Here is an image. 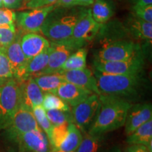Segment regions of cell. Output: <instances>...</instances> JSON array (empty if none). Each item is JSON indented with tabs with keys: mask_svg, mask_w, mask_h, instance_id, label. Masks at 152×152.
Returning a JSON list of instances; mask_svg holds the SVG:
<instances>
[{
	"mask_svg": "<svg viewBox=\"0 0 152 152\" xmlns=\"http://www.w3.org/2000/svg\"><path fill=\"white\" fill-rule=\"evenodd\" d=\"M39 129L33 111L20 105L10 125L4 130V135L11 142L23 133Z\"/></svg>",
	"mask_w": 152,
	"mask_h": 152,
	"instance_id": "9",
	"label": "cell"
},
{
	"mask_svg": "<svg viewBox=\"0 0 152 152\" xmlns=\"http://www.w3.org/2000/svg\"><path fill=\"white\" fill-rule=\"evenodd\" d=\"M49 45L48 39L37 33H26L20 37V46L28 60L40 54Z\"/></svg>",
	"mask_w": 152,
	"mask_h": 152,
	"instance_id": "17",
	"label": "cell"
},
{
	"mask_svg": "<svg viewBox=\"0 0 152 152\" xmlns=\"http://www.w3.org/2000/svg\"><path fill=\"white\" fill-rule=\"evenodd\" d=\"M126 142L130 145L142 144L152 152V119L144 123L127 136Z\"/></svg>",
	"mask_w": 152,
	"mask_h": 152,
	"instance_id": "20",
	"label": "cell"
},
{
	"mask_svg": "<svg viewBox=\"0 0 152 152\" xmlns=\"http://www.w3.org/2000/svg\"><path fill=\"white\" fill-rule=\"evenodd\" d=\"M152 119L151 104H137L130 106L125 119V132L126 136L130 134L137 128Z\"/></svg>",
	"mask_w": 152,
	"mask_h": 152,
	"instance_id": "14",
	"label": "cell"
},
{
	"mask_svg": "<svg viewBox=\"0 0 152 152\" xmlns=\"http://www.w3.org/2000/svg\"><path fill=\"white\" fill-rule=\"evenodd\" d=\"M83 9L55 7L47 15L40 32L52 42H66L71 39Z\"/></svg>",
	"mask_w": 152,
	"mask_h": 152,
	"instance_id": "2",
	"label": "cell"
},
{
	"mask_svg": "<svg viewBox=\"0 0 152 152\" xmlns=\"http://www.w3.org/2000/svg\"><path fill=\"white\" fill-rule=\"evenodd\" d=\"M50 45L45 51L28 60L26 66V79L29 77L41 75L48 64Z\"/></svg>",
	"mask_w": 152,
	"mask_h": 152,
	"instance_id": "22",
	"label": "cell"
},
{
	"mask_svg": "<svg viewBox=\"0 0 152 152\" xmlns=\"http://www.w3.org/2000/svg\"><path fill=\"white\" fill-rule=\"evenodd\" d=\"M76 0H57L55 4L56 7H63V8H71L76 7Z\"/></svg>",
	"mask_w": 152,
	"mask_h": 152,
	"instance_id": "36",
	"label": "cell"
},
{
	"mask_svg": "<svg viewBox=\"0 0 152 152\" xmlns=\"http://www.w3.org/2000/svg\"><path fill=\"white\" fill-rule=\"evenodd\" d=\"M75 49L66 42H50L48 64L42 74L56 73L61 71L68 56ZM42 75V74H41Z\"/></svg>",
	"mask_w": 152,
	"mask_h": 152,
	"instance_id": "15",
	"label": "cell"
},
{
	"mask_svg": "<svg viewBox=\"0 0 152 152\" xmlns=\"http://www.w3.org/2000/svg\"><path fill=\"white\" fill-rule=\"evenodd\" d=\"M2 7H3L2 0H0V8H2Z\"/></svg>",
	"mask_w": 152,
	"mask_h": 152,
	"instance_id": "42",
	"label": "cell"
},
{
	"mask_svg": "<svg viewBox=\"0 0 152 152\" xmlns=\"http://www.w3.org/2000/svg\"><path fill=\"white\" fill-rule=\"evenodd\" d=\"M20 34L17 33L16 39L4 47L6 54L12 68L14 78L18 83L26 79V66L28 61L20 46Z\"/></svg>",
	"mask_w": 152,
	"mask_h": 152,
	"instance_id": "12",
	"label": "cell"
},
{
	"mask_svg": "<svg viewBox=\"0 0 152 152\" xmlns=\"http://www.w3.org/2000/svg\"><path fill=\"white\" fill-rule=\"evenodd\" d=\"M60 72L68 83L83 87L98 95L101 94L94 73L87 67L83 69L60 71Z\"/></svg>",
	"mask_w": 152,
	"mask_h": 152,
	"instance_id": "16",
	"label": "cell"
},
{
	"mask_svg": "<svg viewBox=\"0 0 152 152\" xmlns=\"http://www.w3.org/2000/svg\"><path fill=\"white\" fill-rule=\"evenodd\" d=\"M100 106L88 130L92 135L102 136L125 125L131 104L127 99L110 95L100 94Z\"/></svg>",
	"mask_w": 152,
	"mask_h": 152,
	"instance_id": "1",
	"label": "cell"
},
{
	"mask_svg": "<svg viewBox=\"0 0 152 152\" xmlns=\"http://www.w3.org/2000/svg\"><path fill=\"white\" fill-rule=\"evenodd\" d=\"M56 1L57 0H30L23 6L25 8L32 9L55 5Z\"/></svg>",
	"mask_w": 152,
	"mask_h": 152,
	"instance_id": "34",
	"label": "cell"
},
{
	"mask_svg": "<svg viewBox=\"0 0 152 152\" xmlns=\"http://www.w3.org/2000/svg\"><path fill=\"white\" fill-rule=\"evenodd\" d=\"M100 28L101 24L92 18L91 9L85 10L76 23L71 39L66 43L77 50L92 41L97 35Z\"/></svg>",
	"mask_w": 152,
	"mask_h": 152,
	"instance_id": "6",
	"label": "cell"
},
{
	"mask_svg": "<svg viewBox=\"0 0 152 152\" xmlns=\"http://www.w3.org/2000/svg\"><path fill=\"white\" fill-rule=\"evenodd\" d=\"M33 77L43 93H54L56 89L62 83L66 82L60 71L52 73L42 74Z\"/></svg>",
	"mask_w": 152,
	"mask_h": 152,
	"instance_id": "21",
	"label": "cell"
},
{
	"mask_svg": "<svg viewBox=\"0 0 152 152\" xmlns=\"http://www.w3.org/2000/svg\"><path fill=\"white\" fill-rule=\"evenodd\" d=\"M20 86V106L33 111L35 106L42 104L44 93L39 88L33 77H29L21 83Z\"/></svg>",
	"mask_w": 152,
	"mask_h": 152,
	"instance_id": "13",
	"label": "cell"
},
{
	"mask_svg": "<svg viewBox=\"0 0 152 152\" xmlns=\"http://www.w3.org/2000/svg\"><path fill=\"white\" fill-rule=\"evenodd\" d=\"M20 104V86L14 78L0 85V130L10 125Z\"/></svg>",
	"mask_w": 152,
	"mask_h": 152,
	"instance_id": "4",
	"label": "cell"
},
{
	"mask_svg": "<svg viewBox=\"0 0 152 152\" xmlns=\"http://www.w3.org/2000/svg\"><path fill=\"white\" fill-rule=\"evenodd\" d=\"M54 94L73 107L93 94V92L83 87L65 82L56 89Z\"/></svg>",
	"mask_w": 152,
	"mask_h": 152,
	"instance_id": "18",
	"label": "cell"
},
{
	"mask_svg": "<svg viewBox=\"0 0 152 152\" xmlns=\"http://www.w3.org/2000/svg\"><path fill=\"white\" fill-rule=\"evenodd\" d=\"M102 145V136L85 133L76 152H99Z\"/></svg>",
	"mask_w": 152,
	"mask_h": 152,
	"instance_id": "27",
	"label": "cell"
},
{
	"mask_svg": "<svg viewBox=\"0 0 152 152\" xmlns=\"http://www.w3.org/2000/svg\"><path fill=\"white\" fill-rule=\"evenodd\" d=\"M91 9L92 18L101 25L107 22L113 14V6L109 0H94Z\"/></svg>",
	"mask_w": 152,
	"mask_h": 152,
	"instance_id": "23",
	"label": "cell"
},
{
	"mask_svg": "<svg viewBox=\"0 0 152 152\" xmlns=\"http://www.w3.org/2000/svg\"><path fill=\"white\" fill-rule=\"evenodd\" d=\"M127 30L137 39L147 41L150 45L152 40V23L137 18L132 14L127 19Z\"/></svg>",
	"mask_w": 152,
	"mask_h": 152,
	"instance_id": "19",
	"label": "cell"
},
{
	"mask_svg": "<svg viewBox=\"0 0 152 152\" xmlns=\"http://www.w3.org/2000/svg\"><path fill=\"white\" fill-rule=\"evenodd\" d=\"M46 115L53 126L73 121L71 111H63L60 110H47L46 111Z\"/></svg>",
	"mask_w": 152,
	"mask_h": 152,
	"instance_id": "30",
	"label": "cell"
},
{
	"mask_svg": "<svg viewBox=\"0 0 152 152\" xmlns=\"http://www.w3.org/2000/svg\"><path fill=\"white\" fill-rule=\"evenodd\" d=\"M17 31L14 24L0 26V47H6L16 39Z\"/></svg>",
	"mask_w": 152,
	"mask_h": 152,
	"instance_id": "31",
	"label": "cell"
},
{
	"mask_svg": "<svg viewBox=\"0 0 152 152\" xmlns=\"http://www.w3.org/2000/svg\"><path fill=\"white\" fill-rule=\"evenodd\" d=\"M42 106L45 111L60 110L63 111H71L70 106L54 93L47 92L44 94Z\"/></svg>",
	"mask_w": 152,
	"mask_h": 152,
	"instance_id": "26",
	"label": "cell"
},
{
	"mask_svg": "<svg viewBox=\"0 0 152 152\" xmlns=\"http://www.w3.org/2000/svg\"><path fill=\"white\" fill-rule=\"evenodd\" d=\"M33 113L39 127L45 132V134L47 136V138H48V137L50 135V133L52 132V130L54 126L50 123V121H49L48 118L46 115V111L42 105L37 106H35L33 109Z\"/></svg>",
	"mask_w": 152,
	"mask_h": 152,
	"instance_id": "29",
	"label": "cell"
},
{
	"mask_svg": "<svg viewBox=\"0 0 152 152\" xmlns=\"http://www.w3.org/2000/svg\"><path fill=\"white\" fill-rule=\"evenodd\" d=\"M83 137L80 130L75 123L70 122L68 135L57 149L66 151H76L83 140Z\"/></svg>",
	"mask_w": 152,
	"mask_h": 152,
	"instance_id": "24",
	"label": "cell"
},
{
	"mask_svg": "<svg viewBox=\"0 0 152 152\" xmlns=\"http://www.w3.org/2000/svg\"><path fill=\"white\" fill-rule=\"evenodd\" d=\"M144 65V61L142 52L125 60L116 61H100L94 60V61L96 71L114 75L142 74Z\"/></svg>",
	"mask_w": 152,
	"mask_h": 152,
	"instance_id": "7",
	"label": "cell"
},
{
	"mask_svg": "<svg viewBox=\"0 0 152 152\" xmlns=\"http://www.w3.org/2000/svg\"><path fill=\"white\" fill-rule=\"evenodd\" d=\"M100 106L99 96L93 93L85 100L73 106L71 115L73 122L80 129L86 132L91 126Z\"/></svg>",
	"mask_w": 152,
	"mask_h": 152,
	"instance_id": "8",
	"label": "cell"
},
{
	"mask_svg": "<svg viewBox=\"0 0 152 152\" xmlns=\"http://www.w3.org/2000/svg\"><path fill=\"white\" fill-rule=\"evenodd\" d=\"M16 14L11 9L0 8V26L14 24L16 22Z\"/></svg>",
	"mask_w": 152,
	"mask_h": 152,
	"instance_id": "33",
	"label": "cell"
},
{
	"mask_svg": "<svg viewBox=\"0 0 152 152\" xmlns=\"http://www.w3.org/2000/svg\"><path fill=\"white\" fill-rule=\"evenodd\" d=\"M94 0H76L75 6H82V7H86V6L92 5L94 3Z\"/></svg>",
	"mask_w": 152,
	"mask_h": 152,
	"instance_id": "39",
	"label": "cell"
},
{
	"mask_svg": "<svg viewBox=\"0 0 152 152\" xmlns=\"http://www.w3.org/2000/svg\"><path fill=\"white\" fill-rule=\"evenodd\" d=\"M134 4L133 6L152 5V0H131Z\"/></svg>",
	"mask_w": 152,
	"mask_h": 152,
	"instance_id": "38",
	"label": "cell"
},
{
	"mask_svg": "<svg viewBox=\"0 0 152 152\" xmlns=\"http://www.w3.org/2000/svg\"><path fill=\"white\" fill-rule=\"evenodd\" d=\"M141 53L138 44L131 40L117 39L104 42L95 54V59L100 61H116L128 59Z\"/></svg>",
	"mask_w": 152,
	"mask_h": 152,
	"instance_id": "5",
	"label": "cell"
},
{
	"mask_svg": "<svg viewBox=\"0 0 152 152\" xmlns=\"http://www.w3.org/2000/svg\"><path fill=\"white\" fill-rule=\"evenodd\" d=\"M87 50L86 48L81 47L77 49L75 52H73L68 56L61 71H71V70H79L86 68V59Z\"/></svg>",
	"mask_w": 152,
	"mask_h": 152,
	"instance_id": "25",
	"label": "cell"
},
{
	"mask_svg": "<svg viewBox=\"0 0 152 152\" xmlns=\"http://www.w3.org/2000/svg\"><path fill=\"white\" fill-rule=\"evenodd\" d=\"M28 1H30V0H23V5H24L25 4H26V2H28Z\"/></svg>",
	"mask_w": 152,
	"mask_h": 152,
	"instance_id": "43",
	"label": "cell"
},
{
	"mask_svg": "<svg viewBox=\"0 0 152 152\" xmlns=\"http://www.w3.org/2000/svg\"><path fill=\"white\" fill-rule=\"evenodd\" d=\"M127 152H151L146 146L142 144H130Z\"/></svg>",
	"mask_w": 152,
	"mask_h": 152,
	"instance_id": "37",
	"label": "cell"
},
{
	"mask_svg": "<svg viewBox=\"0 0 152 152\" xmlns=\"http://www.w3.org/2000/svg\"><path fill=\"white\" fill-rule=\"evenodd\" d=\"M132 14L144 21L152 23V5L133 6Z\"/></svg>",
	"mask_w": 152,
	"mask_h": 152,
	"instance_id": "32",
	"label": "cell"
},
{
	"mask_svg": "<svg viewBox=\"0 0 152 152\" xmlns=\"http://www.w3.org/2000/svg\"><path fill=\"white\" fill-rule=\"evenodd\" d=\"M49 152H76V151H62V150L54 149V148H50V151Z\"/></svg>",
	"mask_w": 152,
	"mask_h": 152,
	"instance_id": "40",
	"label": "cell"
},
{
	"mask_svg": "<svg viewBox=\"0 0 152 152\" xmlns=\"http://www.w3.org/2000/svg\"><path fill=\"white\" fill-rule=\"evenodd\" d=\"M108 152H123L122 151H121V149H119V148L118 147H114L113 148V149H111L110 151H109Z\"/></svg>",
	"mask_w": 152,
	"mask_h": 152,
	"instance_id": "41",
	"label": "cell"
},
{
	"mask_svg": "<svg viewBox=\"0 0 152 152\" xmlns=\"http://www.w3.org/2000/svg\"><path fill=\"white\" fill-rule=\"evenodd\" d=\"M19 152H49V140L42 130H35L23 133L13 140Z\"/></svg>",
	"mask_w": 152,
	"mask_h": 152,
	"instance_id": "11",
	"label": "cell"
},
{
	"mask_svg": "<svg viewBox=\"0 0 152 152\" xmlns=\"http://www.w3.org/2000/svg\"><path fill=\"white\" fill-rule=\"evenodd\" d=\"M55 5L49 7L32 9L28 11H21L16 14L17 26L25 33H38L40 32L42 26L47 15L55 8Z\"/></svg>",
	"mask_w": 152,
	"mask_h": 152,
	"instance_id": "10",
	"label": "cell"
},
{
	"mask_svg": "<svg viewBox=\"0 0 152 152\" xmlns=\"http://www.w3.org/2000/svg\"><path fill=\"white\" fill-rule=\"evenodd\" d=\"M94 75L101 94L118 97H132L138 94L144 86L143 74L137 75H114L101 73L95 70Z\"/></svg>",
	"mask_w": 152,
	"mask_h": 152,
	"instance_id": "3",
	"label": "cell"
},
{
	"mask_svg": "<svg viewBox=\"0 0 152 152\" xmlns=\"http://www.w3.org/2000/svg\"><path fill=\"white\" fill-rule=\"evenodd\" d=\"M13 78L14 75L12 68L6 54L4 47H0V85Z\"/></svg>",
	"mask_w": 152,
	"mask_h": 152,
	"instance_id": "28",
	"label": "cell"
},
{
	"mask_svg": "<svg viewBox=\"0 0 152 152\" xmlns=\"http://www.w3.org/2000/svg\"><path fill=\"white\" fill-rule=\"evenodd\" d=\"M3 7L9 9H18L23 6V0H2Z\"/></svg>",
	"mask_w": 152,
	"mask_h": 152,
	"instance_id": "35",
	"label": "cell"
}]
</instances>
